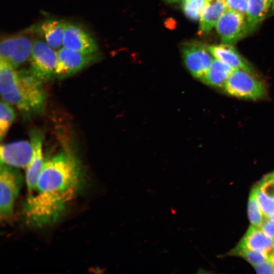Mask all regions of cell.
<instances>
[{
  "mask_svg": "<svg viewBox=\"0 0 274 274\" xmlns=\"http://www.w3.org/2000/svg\"><path fill=\"white\" fill-rule=\"evenodd\" d=\"M81 177L80 162L69 150H62L44 161L37 193L29 196L25 203L26 222L41 227L57 221L75 197Z\"/></svg>",
  "mask_w": 274,
  "mask_h": 274,
  "instance_id": "6da1fadb",
  "label": "cell"
},
{
  "mask_svg": "<svg viewBox=\"0 0 274 274\" xmlns=\"http://www.w3.org/2000/svg\"><path fill=\"white\" fill-rule=\"evenodd\" d=\"M43 82L29 70L17 71L8 63L0 62L1 97L25 116H33L43 111L46 95Z\"/></svg>",
  "mask_w": 274,
  "mask_h": 274,
  "instance_id": "7a4b0ae2",
  "label": "cell"
},
{
  "mask_svg": "<svg viewBox=\"0 0 274 274\" xmlns=\"http://www.w3.org/2000/svg\"><path fill=\"white\" fill-rule=\"evenodd\" d=\"M229 95L245 99H256L266 93L264 84L243 70L234 68L223 87Z\"/></svg>",
  "mask_w": 274,
  "mask_h": 274,
  "instance_id": "3957f363",
  "label": "cell"
},
{
  "mask_svg": "<svg viewBox=\"0 0 274 274\" xmlns=\"http://www.w3.org/2000/svg\"><path fill=\"white\" fill-rule=\"evenodd\" d=\"M29 62L30 72L42 82L48 81L56 75L57 52L44 41L35 40Z\"/></svg>",
  "mask_w": 274,
  "mask_h": 274,
  "instance_id": "277c9868",
  "label": "cell"
},
{
  "mask_svg": "<svg viewBox=\"0 0 274 274\" xmlns=\"http://www.w3.org/2000/svg\"><path fill=\"white\" fill-rule=\"evenodd\" d=\"M13 167L1 163L0 217L5 220L13 213L15 201L18 195L21 177Z\"/></svg>",
  "mask_w": 274,
  "mask_h": 274,
  "instance_id": "5b68a950",
  "label": "cell"
},
{
  "mask_svg": "<svg viewBox=\"0 0 274 274\" xmlns=\"http://www.w3.org/2000/svg\"><path fill=\"white\" fill-rule=\"evenodd\" d=\"M222 43L233 45L249 35L245 16L227 9L215 25Z\"/></svg>",
  "mask_w": 274,
  "mask_h": 274,
  "instance_id": "8992f818",
  "label": "cell"
},
{
  "mask_svg": "<svg viewBox=\"0 0 274 274\" xmlns=\"http://www.w3.org/2000/svg\"><path fill=\"white\" fill-rule=\"evenodd\" d=\"M182 52L188 70L194 78L200 80L214 58L208 46L197 42L187 43L183 45Z\"/></svg>",
  "mask_w": 274,
  "mask_h": 274,
  "instance_id": "52a82bcc",
  "label": "cell"
},
{
  "mask_svg": "<svg viewBox=\"0 0 274 274\" xmlns=\"http://www.w3.org/2000/svg\"><path fill=\"white\" fill-rule=\"evenodd\" d=\"M57 54L56 76L61 79L75 74L99 59L96 53L83 54L63 47L58 50Z\"/></svg>",
  "mask_w": 274,
  "mask_h": 274,
  "instance_id": "ba28073f",
  "label": "cell"
},
{
  "mask_svg": "<svg viewBox=\"0 0 274 274\" xmlns=\"http://www.w3.org/2000/svg\"><path fill=\"white\" fill-rule=\"evenodd\" d=\"M31 142L19 141L2 145L1 163L15 168H26L33 155Z\"/></svg>",
  "mask_w": 274,
  "mask_h": 274,
  "instance_id": "9c48e42d",
  "label": "cell"
},
{
  "mask_svg": "<svg viewBox=\"0 0 274 274\" xmlns=\"http://www.w3.org/2000/svg\"><path fill=\"white\" fill-rule=\"evenodd\" d=\"M62 47L87 54L96 53L98 48L96 42L87 32L68 22H66Z\"/></svg>",
  "mask_w": 274,
  "mask_h": 274,
  "instance_id": "30bf717a",
  "label": "cell"
},
{
  "mask_svg": "<svg viewBox=\"0 0 274 274\" xmlns=\"http://www.w3.org/2000/svg\"><path fill=\"white\" fill-rule=\"evenodd\" d=\"M30 136L33 153L30 161L26 167V183L28 190L31 193L36 190L37 181L45 161L43 155V135L40 132L33 130Z\"/></svg>",
  "mask_w": 274,
  "mask_h": 274,
  "instance_id": "8fae6325",
  "label": "cell"
},
{
  "mask_svg": "<svg viewBox=\"0 0 274 274\" xmlns=\"http://www.w3.org/2000/svg\"><path fill=\"white\" fill-rule=\"evenodd\" d=\"M238 245L265 254L274 263V240L260 228L250 226Z\"/></svg>",
  "mask_w": 274,
  "mask_h": 274,
  "instance_id": "7c38bea8",
  "label": "cell"
},
{
  "mask_svg": "<svg viewBox=\"0 0 274 274\" xmlns=\"http://www.w3.org/2000/svg\"><path fill=\"white\" fill-rule=\"evenodd\" d=\"M214 58L227 64L233 68H239L252 73L250 63L240 54L232 45L223 44L208 46Z\"/></svg>",
  "mask_w": 274,
  "mask_h": 274,
  "instance_id": "4fadbf2b",
  "label": "cell"
},
{
  "mask_svg": "<svg viewBox=\"0 0 274 274\" xmlns=\"http://www.w3.org/2000/svg\"><path fill=\"white\" fill-rule=\"evenodd\" d=\"M226 10L225 0H205L199 19V35L209 33Z\"/></svg>",
  "mask_w": 274,
  "mask_h": 274,
  "instance_id": "5bb4252c",
  "label": "cell"
},
{
  "mask_svg": "<svg viewBox=\"0 0 274 274\" xmlns=\"http://www.w3.org/2000/svg\"><path fill=\"white\" fill-rule=\"evenodd\" d=\"M66 22L55 19L45 20L37 26L44 41L55 50L62 46Z\"/></svg>",
  "mask_w": 274,
  "mask_h": 274,
  "instance_id": "9a60e30c",
  "label": "cell"
},
{
  "mask_svg": "<svg viewBox=\"0 0 274 274\" xmlns=\"http://www.w3.org/2000/svg\"><path fill=\"white\" fill-rule=\"evenodd\" d=\"M271 3V0H248L245 18L249 34L254 31L265 18Z\"/></svg>",
  "mask_w": 274,
  "mask_h": 274,
  "instance_id": "2e32d148",
  "label": "cell"
},
{
  "mask_svg": "<svg viewBox=\"0 0 274 274\" xmlns=\"http://www.w3.org/2000/svg\"><path fill=\"white\" fill-rule=\"evenodd\" d=\"M234 69L227 64L214 58L200 81L212 87L223 88Z\"/></svg>",
  "mask_w": 274,
  "mask_h": 274,
  "instance_id": "e0dca14e",
  "label": "cell"
},
{
  "mask_svg": "<svg viewBox=\"0 0 274 274\" xmlns=\"http://www.w3.org/2000/svg\"><path fill=\"white\" fill-rule=\"evenodd\" d=\"M32 40L27 35L15 36V41L8 63L17 68L29 58L32 49Z\"/></svg>",
  "mask_w": 274,
  "mask_h": 274,
  "instance_id": "ac0fdd59",
  "label": "cell"
},
{
  "mask_svg": "<svg viewBox=\"0 0 274 274\" xmlns=\"http://www.w3.org/2000/svg\"><path fill=\"white\" fill-rule=\"evenodd\" d=\"M230 254L244 258L254 266L268 260V256L265 254L239 245L231 250Z\"/></svg>",
  "mask_w": 274,
  "mask_h": 274,
  "instance_id": "d6986e66",
  "label": "cell"
},
{
  "mask_svg": "<svg viewBox=\"0 0 274 274\" xmlns=\"http://www.w3.org/2000/svg\"><path fill=\"white\" fill-rule=\"evenodd\" d=\"M15 114L10 104L2 100L0 105V138L2 140L14 121Z\"/></svg>",
  "mask_w": 274,
  "mask_h": 274,
  "instance_id": "ffe728a7",
  "label": "cell"
},
{
  "mask_svg": "<svg viewBox=\"0 0 274 274\" xmlns=\"http://www.w3.org/2000/svg\"><path fill=\"white\" fill-rule=\"evenodd\" d=\"M252 191L253 192L261 210L265 218L273 215L274 199L265 194L258 184L253 188Z\"/></svg>",
  "mask_w": 274,
  "mask_h": 274,
  "instance_id": "44dd1931",
  "label": "cell"
},
{
  "mask_svg": "<svg viewBox=\"0 0 274 274\" xmlns=\"http://www.w3.org/2000/svg\"><path fill=\"white\" fill-rule=\"evenodd\" d=\"M259 206L253 192L251 191L248 201V214L251 224L257 228H260L264 221L262 212Z\"/></svg>",
  "mask_w": 274,
  "mask_h": 274,
  "instance_id": "7402d4cb",
  "label": "cell"
},
{
  "mask_svg": "<svg viewBox=\"0 0 274 274\" xmlns=\"http://www.w3.org/2000/svg\"><path fill=\"white\" fill-rule=\"evenodd\" d=\"M204 3L205 0H184L182 10L188 18L198 20L200 19Z\"/></svg>",
  "mask_w": 274,
  "mask_h": 274,
  "instance_id": "603a6c76",
  "label": "cell"
},
{
  "mask_svg": "<svg viewBox=\"0 0 274 274\" xmlns=\"http://www.w3.org/2000/svg\"><path fill=\"white\" fill-rule=\"evenodd\" d=\"M15 41V36L4 38L0 45V62H8Z\"/></svg>",
  "mask_w": 274,
  "mask_h": 274,
  "instance_id": "cb8c5ba5",
  "label": "cell"
},
{
  "mask_svg": "<svg viewBox=\"0 0 274 274\" xmlns=\"http://www.w3.org/2000/svg\"><path fill=\"white\" fill-rule=\"evenodd\" d=\"M258 185L265 194L274 199V178L270 174L261 180Z\"/></svg>",
  "mask_w": 274,
  "mask_h": 274,
  "instance_id": "d4e9b609",
  "label": "cell"
},
{
  "mask_svg": "<svg viewBox=\"0 0 274 274\" xmlns=\"http://www.w3.org/2000/svg\"><path fill=\"white\" fill-rule=\"evenodd\" d=\"M227 9L231 10L246 15L248 0H225Z\"/></svg>",
  "mask_w": 274,
  "mask_h": 274,
  "instance_id": "484cf974",
  "label": "cell"
},
{
  "mask_svg": "<svg viewBox=\"0 0 274 274\" xmlns=\"http://www.w3.org/2000/svg\"><path fill=\"white\" fill-rule=\"evenodd\" d=\"M255 269L258 273H274V263L270 260H267L255 265Z\"/></svg>",
  "mask_w": 274,
  "mask_h": 274,
  "instance_id": "4316f807",
  "label": "cell"
},
{
  "mask_svg": "<svg viewBox=\"0 0 274 274\" xmlns=\"http://www.w3.org/2000/svg\"><path fill=\"white\" fill-rule=\"evenodd\" d=\"M260 228L266 235L274 240V222L266 218Z\"/></svg>",
  "mask_w": 274,
  "mask_h": 274,
  "instance_id": "83f0119b",
  "label": "cell"
},
{
  "mask_svg": "<svg viewBox=\"0 0 274 274\" xmlns=\"http://www.w3.org/2000/svg\"><path fill=\"white\" fill-rule=\"evenodd\" d=\"M271 14H274V0L272 1V3L271 5Z\"/></svg>",
  "mask_w": 274,
  "mask_h": 274,
  "instance_id": "f1b7e54d",
  "label": "cell"
},
{
  "mask_svg": "<svg viewBox=\"0 0 274 274\" xmlns=\"http://www.w3.org/2000/svg\"><path fill=\"white\" fill-rule=\"evenodd\" d=\"M265 218H266V219H268V220H270V221H271L272 222H274V214L270 216H269V217H268Z\"/></svg>",
  "mask_w": 274,
  "mask_h": 274,
  "instance_id": "f546056e",
  "label": "cell"
},
{
  "mask_svg": "<svg viewBox=\"0 0 274 274\" xmlns=\"http://www.w3.org/2000/svg\"><path fill=\"white\" fill-rule=\"evenodd\" d=\"M166 1L170 3H177V2L183 1L184 0H166Z\"/></svg>",
  "mask_w": 274,
  "mask_h": 274,
  "instance_id": "4dcf8cb0",
  "label": "cell"
},
{
  "mask_svg": "<svg viewBox=\"0 0 274 274\" xmlns=\"http://www.w3.org/2000/svg\"><path fill=\"white\" fill-rule=\"evenodd\" d=\"M270 175L274 178V172H273L272 173H271Z\"/></svg>",
  "mask_w": 274,
  "mask_h": 274,
  "instance_id": "1f68e13d",
  "label": "cell"
},
{
  "mask_svg": "<svg viewBox=\"0 0 274 274\" xmlns=\"http://www.w3.org/2000/svg\"><path fill=\"white\" fill-rule=\"evenodd\" d=\"M271 2H272V0H271Z\"/></svg>",
  "mask_w": 274,
  "mask_h": 274,
  "instance_id": "d6a6232c",
  "label": "cell"
}]
</instances>
